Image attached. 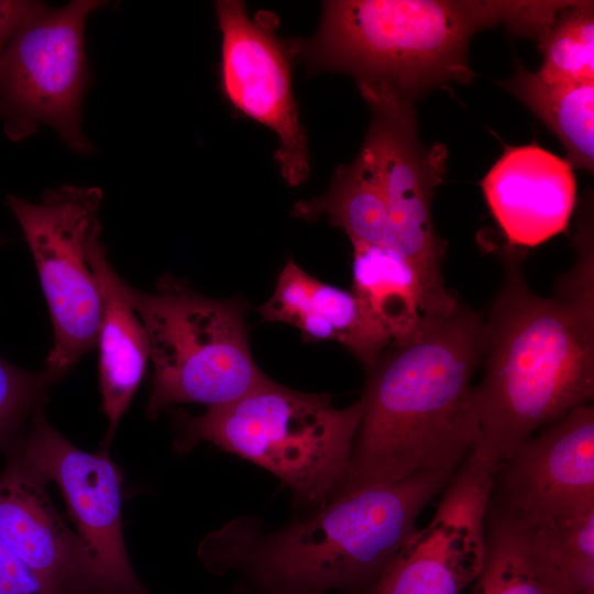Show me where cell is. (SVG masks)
I'll return each mask as SVG.
<instances>
[{"label":"cell","mask_w":594,"mask_h":594,"mask_svg":"<svg viewBox=\"0 0 594 594\" xmlns=\"http://www.w3.org/2000/svg\"><path fill=\"white\" fill-rule=\"evenodd\" d=\"M573 270L544 297L515 258L486 321L485 372L474 386L479 437L470 453L498 469L535 431L594 395L593 240L578 238Z\"/></svg>","instance_id":"obj_1"},{"label":"cell","mask_w":594,"mask_h":594,"mask_svg":"<svg viewBox=\"0 0 594 594\" xmlns=\"http://www.w3.org/2000/svg\"><path fill=\"white\" fill-rule=\"evenodd\" d=\"M486 321L459 304L424 315L370 369L348 473L332 498L419 471H453L479 437L473 374L484 358Z\"/></svg>","instance_id":"obj_2"},{"label":"cell","mask_w":594,"mask_h":594,"mask_svg":"<svg viewBox=\"0 0 594 594\" xmlns=\"http://www.w3.org/2000/svg\"><path fill=\"white\" fill-rule=\"evenodd\" d=\"M419 471L330 499L310 518L270 535L233 522L208 538L211 571L238 572L255 594H363L415 531L424 508L452 477Z\"/></svg>","instance_id":"obj_3"},{"label":"cell","mask_w":594,"mask_h":594,"mask_svg":"<svg viewBox=\"0 0 594 594\" xmlns=\"http://www.w3.org/2000/svg\"><path fill=\"white\" fill-rule=\"evenodd\" d=\"M563 6L562 0L326 1L315 35L292 46L314 72L384 82L414 100L442 84L471 80L468 50L477 31L505 23L537 38Z\"/></svg>","instance_id":"obj_4"},{"label":"cell","mask_w":594,"mask_h":594,"mask_svg":"<svg viewBox=\"0 0 594 594\" xmlns=\"http://www.w3.org/2000/svg\"><path fill=\"white\" fill-rule=\"evenodd\" d=\"M362 399L344 407L272 380L200 416L177 411L176 449L200 441L246 459L279 477L300 505L324 506L344 480L363 415Z\"/></svg>","instance_id":"obj_5"},{"label":"cell","mask_w":594,"mask_h":594,"mask_svg":"<svg viewBox=\"0 0 594 594\" xmlns=\"http://www.w3.org/2000/svg\"><path fill=\"white\" fill-rule=\"evenodd\" d=\"M124 290L148 338L151 418L175 404L226 405L271 380L251 354L243 304L204 296L172 274L153 292L125 282Z\"/></svg>","instance_id":"obj_6"},{"label":"cell","mask_w":594,"mask_h":594,"mask_svg":"<svg viewBox=\"0 0 594 594\" xmlns=\"http://www.w3.org/2000/svg\"><path fill=\"white\" fill-rule=\"evenodd\" d=\"M371 109L361 147L374 170L394 240V250L415 271L425 315L449 316L459 301L447 288L442 263L447 243L432 220V198L447 172L448 150L426 147L418 134L414 101L384 82H358Z\"/></svg>","instance_id":"obj_7"},{"label":"cell","mask_w":594,"mask_h":594,"mask_svg":"<svg viewBox=\"0 0 594 594\" xmlns=\"http://www.w3.org/2000/svg\"><path fill=\"white\" fill-rule=\"evenodd\" d=\"M98 188L62 186L40 202L7 197L33 256L50 310L54 341L48 370L65 375L98 342L102 312L100 286L88 244L100 229Z\"/></svg>","instance_id":"obj_8"},{"label":"cell","mask_w":594,"mask_h":594,"mask_svg":"<svg viewBox=\"0 0 594 594\" xmlns=\"http://www.w3.org/2000/svg\"><path fill=\"white\" fill-rule=\"evenodd\" d=\"M100 4L75 0L52 8L36 2L8 45L0 59V118L12 139L47 124L73 151H91L80 125L89 85L84 29Z\"/></svg>","instance_id":"obj_9"},{"label":"cell","mask_w":594,"mask_h":594,"mask_svg":"<svg viewBox=\"0 0 594 594\" xmlns=\"http://www.w3.org/2000/svg\"><path fill=\"white\" fill-rule=\"evenodd\" d=\"M215 8L222 36V91L234 108L276 134L280 175L298 186L308 178L310 160L292 88V46L276 36L271 14L251 19L239 0H220Z\"/></svg>","instance_id":"obj_10"},{"label":"cell","mask_w":594,"mask_h":594,"mask_svg":"<svg viewBox=\"0 0 594 594\" xmlns=\"http://www.w3.org/2000/svg\"><path fill=\"white\" fill-rule=\"evenodd\" d=\"M494 480L495 472L469 454L431 520L415 529L363 594H462L472 586L485 561Z\"/></svg>","instance_id":"obj_11"},{"label":"cell","mask_w":594,"mask_h":594,"mask_svg":"<svg viewBox=\"0 0 594 594\" xmlns=\"http://www.w3.org/2000/svg\"><path fill=\"white\" fill-rule=\"evenodd\" d=\"M28 466L45 482H55L101 571L118 594H150L130 563L122 532V472L108 449L80 450L47 421L41 408L33 416L25 443Z\"/></svg>","instance_id":"obj_12"},{"label":"cell","mask_w":594,"mask_h":594,"mask_svg":"<svg viewBox=\"0 0 594 594\" xmlns=\"http://www.w3.org/2000/svg\"><path fill=\"white\" fill-rule=\"evenodd\" d=\"M499 510L534 528L594 509V407L585 404L526 440L498 469Z\"/></svg>","instance_id":"obj_13"},{"label":"cell","mask_w":594,"mask_h":594,"mask_svg":"<svg viewBox=\"0 0 594 594\" xmlns=\"http://www.w3.org/2000/svg\"><path fill=\"white\" fill-rule=\"evenodd\" d=\"M29 466L0 477V538L55 594H118Z\"/></svg>","instance_id":"obj_14"},{"label":"cell","mask_w":594,"mask_h":594,"mask_svg":"<svg viewBox=\"0 0 594 594\" xmlns=\"http://www.w3.org/2000/svg\"><path fill=\"white\" fill-rule=\"evenodd\" d=\"M481 186L510 245L537 246L568 228L576 193L572 166L538 144L507 146Z\"/></svg>","instance_id":"obj_15"},{"label":"cell","mask_w":594,"mask_h":594,"mask_svg":"<svg viewBox=\"0 0 594 594\" xmlns=\"http://www.w3.org/2000/svg\"><path fill=\"white\" fill-rule=\"evenodd\" d=\"M257 310L263 321L297 327L307 341L339 342L367 367L392 341L352 292L317 279L293 260L286 262L273 295Z\"/></svg>","instance_id":"obj_16"},{"label":"cell","mask_w":594,"mask_h":594,"mask_svg":"<svg viewBox=\"0 0 594 594\" xmlns=\"http://www.w3.org/2000/svg\"><path fill=\"white\" fill-rule=\"evenodd\" d=\"M100 232L101 228L91 235L88 256L102 298L97 343L102 410L108 421L103 448L109 449L143 378L150 360V345L145 328L127 297L124 280L108 261Z\"/></svg>","instance_id":"obj_17"},{"label":"cell","mask_w":594,"mask_h":594,"mask_svg":"<svg viewBox=\"0 0 594 594\" xmlns=\"http://www.w3.org/2000/svg\"><path fill=\"white\" fill-rule=\"evenodd\" d=\"M471 594H575L539 531L497 510L486 534V556Z\"/></svg>","instance_id":"obj_18"},{"label":"cell","mask_w":594,"mask_h":594,"mask_svg":"<svg viewBox=\"0 0 594 594\" xmlns=\"http://www.w3.org/2000/svg\"><path fill=\"white\" fill-rule=\"evenodd\" d=\"M292 215L308 221L326 217L332 226L345 232L351 243L395 251L387 210L374 170L361 150L352 163L337 167L323 195L297 201Z\"/></svg>","instance_id":"obj_19"},{"label":"cell","mask_w":594,"mask_h":594,"mask_svg":"<svg viewBox=\"0 0 594 594\" xmlns=\"http://www.w3.org/2000/svg\"><path fill=\"white\" fill-rule=\"evenodd\" d=\"M351 244L352 293L392 341L406 338L424 316L421 288L415 271L391 249Z\"/></svg>","instance_id":"obj_20"},{"label":"cell","mask_w":594,"mask_h":594,"mask_svg":"<svg viewBox=\"0 0 594 594\" xmlns=\"http://www.w3.org/2000/svg\"><path fill=\"white\" fill-rule=\"evenodd\" d=\"M502 85L557 135L571 166L593 173L594 81L549 82L517 63Z\"/></svg>","instance_id":"obj_21"},{"label":"cell","mask_w":594,"mask_h":594,"mask_svg":"<svg viewBox=\"0 0 594 594\" xmlns=\"http://www.w3.org/2000/svg\"><path fill=\"white\" fill-rule=\"evenodd\" d=\"M543 62L538 76L549 82L594 81L593 1H569L537 36Z\"/></svg>","instance_id":"obj_22"},{"label":"cell","mask_w":594,"mask_h":594,"mask_svg":"<svg viewBox=\"0 0 594 594\" xmlns=\"http://www.w3.org/2000/svg\"><path fill=\"white\" fill-rule=\"evenodd\" d=\"M575 594H594V509L536 528Z\"/></svg>","instance_id":"obj_23"},{"label":"cell","mask_w":594,"mask_h":594,"mask_svg":"<svg viewBox=\"0 0 594 594\" xmlns=\"http://www.w3.org/2000/svg\"><path fill=\"white\" fill-rule=\"evenodd\" d=\"M59 377L47 367L30 372L0 356V438L41 402Z\"/></svg>","instance_id":"obj_24"},{"label":"cell","mask_w":594,"mask_h":594,"mask_svg":"<svg viewBox=\"0 0 594 594\" xmlns=\"http://www.w3.org/2000/svg\"><path fill=\"white\" fill-rule=\"evenodd\" d=\"M0 594H55L1 538Z\"/></svg>","instance_id":"obj_25"},{"label":"cell","mask_w":594,"mask_h":594,"mask_svg":"<svg viewBox=\"0 0 594 594\" xmlns=\"http://www.w3.org/2000/svg\"><path fill=\"white\" fill-rule=\"evenodd\" d=\"M36 2L0 0V59Z\"/></svg>","instance_id":"obj_26"},{"label":"cell","mask_w":594,"mask_h":594,"mask_svg":"<svg viewBox=\"0 0 594 594\" xmlns=\"http://www.w3.org/2000/svg\"><path fill=\"white\" fill-rule=\"evenodd\" d=\"M229 594H249L248 586H239Z\"/></svg>","instance_id":"obj_27"}]
</instances>
